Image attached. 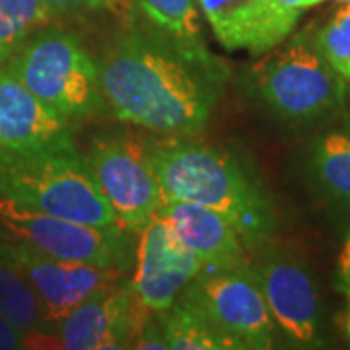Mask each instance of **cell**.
Returning a JSON list of instances; mask_svg holds the SVG:
<instances>
[{"label": "cell", "instance_id": "6da1fadb", "mask_svg": "<svg viewBox=\"0 0 350 350\" xmlns=\"http://www.w3.org/2000/svg\"><path fill=\"white\" fill-rule=\"evenodd\" d=\"M96 63L103 103L117 119L172 138L204 129L226 76L150 29L117 36Z\"/></svg>", "mask_w": 350, "mask_h": 350}, {"label": "cell", "instance_id": "7a4b0ae2", "mask_svg": "<svg viewBox=\"0 0 350 350\" xmlns=\"http://www.w3.org/2000/svg\"><path fill=\"white\" fill-rule=\"evenodd\" d=\"M163 202L185 200L224 216L247 250L269 243L276 230L273 199L236 156L195 140L150 144Z\"/></svg>", "mask_w": 350, "mask_h": 350}, {"label": "cell", "instance_id": "3957f363", "mask_svg": "<svg viewBox=\"0 0 350 350\" xmlns=\"http://www.w3.org/2000/svg\"><path fill=\"white\" fill-rule=\"evenodd\" d=\"M0 199L84 224H117L76 146L38 150L0 146Z\"/></svg>", "mask_w": 350, "mask_h": 350}, {"label": "cell", "instance_id": "277c9868", "mask_svg": "<svg viewBox=\"0 0 350 350\" xmlns=\"http://www.w3.org/2000/svg\"><path fill=\"white\" fill-rule=\"evenodd\" d=\"M253 94L292 126L325 123L345 109L347 80L333 70L306 29L282 41L250 72Z\"/></svg>", "mask_w": 350, "mask_h": 350}, {"label": "cell", "instance_id": "5b68a950", "mask_svg": "<svg viewBox=\"0 0 350 350\" xmlns=\"http://www.w3.org/2000/svg\"><path fill=\"white\" fill-rule=\"evenodd\" d=\"M4 68L66 123L105 107L98 63L75 33L61 27L43 25L31 33Z\"/></svg>", "mask_w": 350, "mask_h": 350}, {"label": "cell", "instance_id": "8992f818", "mask_svg": "<svg viewBox=\"0 0 350 350\" xmlns=\"http://www.w3.org/2000/svg\"><path fill=\"white\" fill-rule=\"evenodd\" d=\"M0 224L16 239L64 261L126 271L135 257V234L119 224H84L33 211L10 199H0Z\"/></svg>", "mask_w": 350, "mask_h": 350}, {"label": "cell", "instance_id": "52a82bcc", "mask_svg": "<svg viewBox=\"0 0 350 350\" xmlns=\"http://www.w3.org/2000/svg\"><path fill=\"white\" fill-rule=\"evenodd\" d=\"M82 158L113 208L117 224L138 234L163 204L150 144H140L126 135H103L90 144Z\"/></svg>", "mask_w": 350, "mask_h": 350}, {"label": "cell", "instance_id": "ba28073f", "mask_svg": "<svg viewBox=\"0 0 350 350\" xmlns=\"http://www.w3.org/2000/svg\"><path fill=\"white\" fill-rule=\"evenodd\" d=\"M255 251L251 269L276 329L294 349L325 347V313L310 269L294 253L271 241Z\"/></svg>", "mask_w": 350, "mask_h": 350}, {"label": "cell", "instance_id": "9c48e42d", "mask_svg": "<svg viewBox=\"0 0 350 350\" xmlns=\"http://www.w3.org/2000/svg\"><path fill=\"white\" fill-rule=\"evenodd\" d=\"M179 296L193 301L238 350H267L275 345L276 325L251 262L202 269Z\"/></svg>", "mask_w": 350, "mask_h": 350}, {"label": "cell", "instance_id": "30bf717a", "mask_svg": "<svg viewBox=\"0 0 350 350\" xmlns=\"http://www.w3.org/2000/svg\"><path fill=\"white\" fill-rule=\"evenodd\" d=\"M150 312L133 292L131 280L101 288L51 327L47 338L61 349H133Z\"/></svg>", "mask_w": 350, "mask_h": 350}, {"label": "cell", "instance_id": "8fae6325", "mask_svg": "<svg viewBox=\"0 0 350 350\" xmlns=\"http://www.w3.org/2000/svg\"><path fill=\"white\" fill-rule=\"evenodd\" d=\"M137 236L131 286L140 304L154 315L179 298L202 271V262L160 214H154Z\"/></svg>", "mask_w": 350, "mask_h": 350}, {"label": "cell", "instance_id": "7c38bea8", "mask_svg": "<svg viewBox=\"0 0 350 350\" xmlns=\"http://www.w3.org/2000/svg\"><path fill=\"white\" fill-rule=\"evenodd\" d=\"M6 250L39 296L49 329L98 290L125 280L117 267L57 259L20 239L6 241Z\"/></svg>", "mask_w": 350, "mask_h": 350}, {"label": "cell", "instance_id": "4fadbf2b", "mask_svg": "<svg viewBox=\"0 0 350 350\" xmlns=\"http://www.w3.org/2000/svg\"><path fill=\"white\" fill-rule=\"evenodd\" d=\"M213 27L214 38L228 51L262 55L286 41L300 20L280 0H197Z\"/></svg>", "mask_w": 350, "mask_h": 350}, {"label": "cell", "instance_id": "5bb4252c", "mask_svg": "<svg viewBox=\"0 0 350 350\" xmlns=\"http://www.w3.org/2000/svg\"><path fill=\"white\" fill-rule=\"evenodd\" d=\"M0 146L14 150L75 146L68 123L51 113L6 68H0Z\"/></svg>", "mask_w": 350, "mask_h": 350}, {"label": "cell", "instance_id": "9a60e30c", "mask_svg": "<svg viewBox=\"0 0 350 350\" xmlns=\"http://www.w3.org/2000/svg\"><path fill=\"white\" fill-rule=\"evenodd\" d=\"M174 226L181 241L202 262V269H234L250 262L247 247L224 216L185 200L163 202L158 211Z\"/></svg>", "mask_w": 350, "mask_h": 350}, {"label": "cell", "instance_id": "2e32d148", "mask_svg": "<svg viewBox=\"0 0 350 350\" xmlns=\"http://www.w3.org/2000/svg\"><path fill=\"white\" fill-rule=\"evenodd\" d=\"M138 12L148 22V29L158 38L185 53L193 61L211 66L224 68L206 49L202 41L200 16L195 0H133Z\"/></svg>", "mask_w": 350, "mask_h": 350}, {"label": "cell", "instance_id": "e0dca14e", "mask_svg": "<svg viewBox=\"0 0 350 350\" xmlns=\"http://www.w3.org/2000/svg\"><path fill=\"white\" fill-rule=\"evenodd\" d=\"M308 175L321 199L350 216V133H327L308 152Z\"/></svg>", "mask_w": 350, "mask_h": 350}, {"label": "cell", "instance_id": "ac0fdd59", "mask_svg": "<svg viewBox=\"0 0 350 350\" xmlns=\"http://www.w3.org/2000/svg\"><path fill=\"white\" fill-rule=\"evenodd\" d=\"M0 313L27 337H45L49 331L41 300L6 250V241H0Z\"/></svg>", "mask_w": 350, "mask_h": 350}, {"label": "cell", "instance_id": "d6986e66", "mask_svg": "<svg viewBox=\"0 0 350 350\" xmlns=\"http://www.w3.org/2000/svg\"><path fill=\"white\" fill-rule=\"evenodd\" d=\"M156 317L162 325L167 349L238 350L234 340L226 337L224 333L185 296H179L167 310L156 313Z\"/></svg>", "mask_w": 350, "mask_h": 350}, {"label": "cell", "instance_id": "ffe728a7", "mask_svg": "<svg viewBox=\"0 0 350 350\" xmlns=\"http://www.w3.org/2000/svg\"><path fill=\"white\" fill-rule=\"evenodd\" d=\"M53 12L43 0H0V68L31 33L51 22Z\"/></svg>", "mask_w": 350, "mask_h": 350}, {"label": "cell", "instance_id": "44dd1931", "mask_svg": "<svg viewBox=\"0 0 350 350\" xmlns=\"http://www.w3.org/2000/svg\"><path fill=\"white\" fill-rule=\"evenodd\" d=\"M315 45L333 70L350 82V2L342 6L315 31Z\"/></svg>", "mask_w": 350, "mask_h": 350}, {"label": "cell", "instance_id": "7402d4cb", "mask_svg": "<svg viewBox=\"0 0 350 350\" xmlns=\"http://www.w3.org/2000/svg\"><path fill=\"white\" fill-rule=\"evenodd\" d=\"M133 349H156V350H165L167 345H165V338H163L162 325L154 313V317H150L146 321V325L142 327V331L138 333L137 340L133 345Z\"/></svg>", "mask_w": 350, "mask_h": 350}, {"label": "cell", "instance_id": "603a6c76", "mask_svg": "<svg viewBox=\"0 0 350 350\" xmlns=\"http://www.w3.org/2000/svg\"><path fill=\"white\" fill-rule=\"evenodd\" d=\"M27 335L14 327L2 313H0V350H16L24 349Z\"/></svg>", "mask_w": 350, "mask_h": 350}, {"label": "cell", "instance_id": "cb8c5ba5", "mask_svg": "<svg viewBox=\"0 0 350 350\" xmlns=\"http://www.w3.org/2000/svg\"><path fill=\"white\" fill-rule=\"evenodd\" d=\"M337 286L350 296V230L347 232V238L342 241L340 255H338Z\"/></svg>", "mask_w": 350, "mask_h": 350}, {"label": "cell", "instance_id": "d4e9b609", "mask_svg": "<svg viewBox=\"0 0 350 350\" xmlns=\"http://www.w3.org/2000/svg\"><path fill=\"white\" fill-rule=\"evenodd\" d=\"M53 14L57 12H75V10H86L101 6L105 0H43Z\"/></svg>", "mask_w": 350, "mask_h": 350}, {"label": "cell", "instance_id": "484cf974", "mask_svg": "<svg viewBox=\"0 0 350 350\" xmlns=\"http://www.w3.org/2000/svg\"><path fill=\"white\" fill-rule=\"evenodd\" d=\"M284 6L292 8V10H304V8H312L315 4H321L323 0H280Z\"/></svg>", "mask_w": 350, "mask_h": 350}, {"label": "cell", "instance_id": "4316f807", "mask_svg": "<svg viewBox=\"0 0 350 350\" xmlns=\"http://www.w3.org/2000/svg\"><path fill=\"white\" fill-rule=\"evenodd\" d=\"M347 131L350 133V107H349V115H347Z\"/></svg>", "mask_w": 350, "mask_h": 350}, {"label": "cell", "instance_id": "83f0119b", "mask_svg": "<svg viewBox=\"0 0 350 350\" xmlns=\"http://www.w3.org/2000/svg\"><path fill=\"white\" fill-rule=\"evenodd\" d=\"M347 333H349V338H350V308H349V321H347Z\"/></svg>", "mask_w": 350, "mask_h": 350}, {"label": "cell", "instance_id": "f1b7e54d", "mask_svg": "<svg viewBox=\"0 0 350 350\" xmlns=\"http://www.w3.org/2000/svg\"><path fill=\"white\" fill-rule=\"evenodd\" d=\"M340 2H350V0H340Z\"/></svg>", "mask_w": 350, "mask_h": 350}]
</instances>
